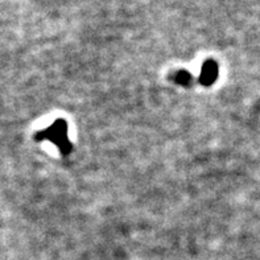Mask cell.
I'll return each instance as SVG.
<instances>
[{
    "mask_svg": "<svg viewBox=\"0 0 260 260\" xmlns=\"http://www.w3.org/2000/svg\"><path fill=\"white\" fill-rule=\"evenodd\" d=\"M41 138L49 139L50 142L54 143L63 156L70 155L73 147L69 138H68V124L63 119H58L53 123L52 127L43 132V135L40 136V139Z\"/></svg>",
    "mask_w": 260,
    "mask_h": 260,
    "instance_id": "cell-1",
    "label": "cell"
},
{
    "mask_svg": "<svg viewBox=\"0 0 260 260\" xmlns=\"http://www.w3.org/2000/svg\"><path fill=\"white\" fill-rule=\"evenodd\" d=\"M218 63L214 59H208L202 65L201 74H200V83L204 86H211L218 78Z\"/></svg>",
    "mask_w": 260,
    "mask_h": 260,
    "instance_id": "cell-2",
    "label": "cell"
},
{
    "mask_svg": "<svg viewBox=\"0 0 260 260\" xmlns=\"http://www.w3.org/2000/svg\"><path fill=\"white\" fill-rule=\"evenodd\" d=\"M173 81H175L177 85L189 87V86H191V83H193V77H191L190 73L186 72V70H178V72H176L175 76H173Z\"/></svg>",
    "mask_w": 260,
    "mask_h": 260,
    "instance_id": "cell-3",
    "label": "cell"
}]
</instances>
